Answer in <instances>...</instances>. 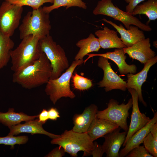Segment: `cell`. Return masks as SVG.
<instances>
[{
  "instance_id": "cell-8",
  "label": "cell",
  "mask_w": 157,
  "mask_h": 157,
  "mask_svg": "<svg viewBox=\"0 0 157 157\" xmlns=\"http://www.w3.org/2000/svg\"><path fill=\"white\" fill-rule=\"evenodd\" d=\"M132 106V99H130L126 104L123 103L120 104L117 100L111 99L106 108L101 111L98 110L96 117L113 122L127 132L129 127L127 119L129 115V110Z\"/></svg>"
},
{
  "instance_id": "cell-12",
  "label": "cell",
  "mask_w": 157,
  "mask_h": 157,
  "mask_svg": "<svg viewBox=\"0 0 157 157\" xmlns=\"http://www.w3.org/2000/svg\"><path fill=\"white\" fill-rule=\"evenodd\" d=\"M121 129L119 127L103 137L105 141L102 146L107 157H119V151L125 141L127 132L124 131L120 132Z\"/></svg>"
},
{
  "instance_id": "cell-6",
  "label": "cell",
  "mask_w": 157,
  "mask_h": 157,
  "mask_svg": "<svg viewBox=\"0 0 157 157\" xmlns=\"http://www.w3.org/2000/svg\"><path fill=\"white\" fill-rule=\"evenodd\" d=\"M42 51L49 60L52 68L51 78L56 79L69 67V62L63 48L54 41L49 34L40 39Z\"/></svg>"
},
{
  "instance_id": "cell-33",
  "label": "cell",
  "mask_w": 157,
  "mask_h": 157,
  "mask_svg": "<svg viewBox=\"0 0 157 157\" xmlns=\"http://www.w3.org/2000/svg\"><path fill=\"white\" fill-rule=\"evenodd\" d=\"M94 147L91 153L93 157H101L104 152L102 145L98 144L96 142H93Z\"/></svg>"
},
{
  "instance_id": "cell-10",
  "label": "cell",
  "mask_w": 157,
  "mask_h": 157,
  "mask_svg": "<svg viewBox=\"0 0 157 157\" xmlns=\"http://www.w3.org/2000/svg\"><path fill=\"white\" fill-rule=\"evenodd\" d=\"M108 59L99 56L97 65L104 72L102 80L97 83L99 87H104L107 92L115 89L125 91L127 88L126 82L116 74L111 68Z\"/></svg>"
},
{
  "instance_id": "cell-22",
  "label": "cell",
  "mask_w": 157,
  "mask_h": 157,
  "mask_svg": "<svg viewBox=\"0 0 157 157\" xmlns=\"http://www.w3.org/2000/svg\"><path fill=\"white\" fill-rule=\"evenodd\" d=\"M76 45L79 50L74 57V60H83L84 57L92 52H97L101 48L97 38L92 33L86 38L78 41Z\"/></svg>"
},
{
  "instance_id": "cell-16",
  "label": "cell",
  "mask_w": 157,
  "mask_h": 157,
  "mask_svg": "<svg viewBox=\"0 0 157 157\" xmlns=\"http://www.w3.org/2000/svg\"><path fill=\"white\" fill-rule=\"evenodd\" d=\"M101 20L112 26L120 35V39L127 47H130L145 38L143 31L135 26L131 25L129 29H126L121 24L117 25L111 21L103 18Z\"/></svg>"
},
{
  "instance_id": "cell-5",
  "label": "cell",
  "mask_w": 157,
  "mask_h": 157,
  "mask_svg": "<svg viewBox=\"0 0 157 157\" xmlns=\"http://www.w3.org/2000/svg\"><path fill=\"white\" fill-rule=\"evenodd\" d=\"M83 63V60L73 61L64 73L58 78H50L48 81L44 91L54 104L62 97H69L71 99L75 97V94L70 89V81L76 68Z\"/></svg>"
},
{
  "instance_id": "cell-37",
  "label": "cell",
  "mask_w": 157,
  "mask_h": 157,
  "mask_svg": "<svg viewBox=\"0 0 157 157\" xmlns=\"http://www.w3.org/2000/svg\"><path fill=\"white\" fill-rule=\"evenodd\" d=\"M150 132L154 139L157 141V122L153 124L151 127Z\"/></svg>"
},
{
  "instance_id": "cell-19",
  "label": "cell",
  "mask_w": 157,
  "mask_h": 157,
  "mask_svg": "<svg viewBox=\"0 0 157 157\" xmlns=\"http://www.w3.org/2000/svg\"><path fill=\"white\" fill-rule=\"evenodd\" d=\"M157 122V112H156L153 118L147 124L137 131L129 139L119 153V157L126 156L132 149L142 143L145 138L150 132L151 127Z\"/></svg>"
},
{
  "instance_id": "cell-11",
  "label": "cell",
  "mask_w": 157,
  "mask_h": 157,
  "mask_svg": "<svg viewBox=\"0 0 157 157\" xmlns=\"http://www.w3.org/2000/svg\"><path fill=\"white\" fill-rule=\"evenodd\" d=\"M128 90L132 97V111L130 124L122 145L123 147L131 137L138 130L145 126L151 119L144 113L140 112L138 102V95L135 90L131 88H129Z\"/></svg>"
},
{
  "instance_id": "cell-21",
  "label": "cell",
  "mask_w": 157,
  "mask_h": 157,
  "mask_svg": "<svg viewBox=\"0 0 157 157\" xmlns=\"http://www.w3.org/2000/svg\"><path fill=\"white\" fill-rule=\"evenodd\" d=\"M119 127L108 120L96 117L91 123L87 133L94 141Z\"/></svg>"
},
{
  "instance_id": "cell-29",
  "label": "cell",
  "mask_w": 157,
  "mask_h": 157,
  "mask_svg": "<svg viewBox=\"0 0 157 157\" xmlns=\"http://www.w3.org/2000/svg\"><path fill=\"white\" fill-rule=\"evenodd\" d=\"M28 139L26 136H14L8 135L5 137H0V144L11 146V148L13 149L15 145L25 144Z\"/></svg>"
},
{
  "instance_id": "cell-32",
  "label": "cell",
  "mask_w": 157,
  "mask_h": 157,
  "mask_svg": "<svg viewBox=\"0 0 157 157\" xmlns=\"http://www.w3.org/2000/svg\"><path fill=\"white\" fill-rule=\"evenodd\" d=\"M66 153L64 149L59 146L53 149L45 157H62L64 156Z\"/></svg>"
},
{
  "instance_id": "cell-28",
  "label": "cell",
  "mask_w": 157,
  "mask_h": 157,
  "mask_svg": "<svg viewBox=\"0 0 157 157\" xmlns=\"http://www.w3.org/2000/svg\"><path fill=\"white\" fill-rule=\"evenodd\" d=\"M72 78L73 85L75 89L79 90H87L92 85L90 79L80 76L76 73L72 75Z\"/></svg>"
},
{
  "instance_id": "cell-30",
  "label": "cell",
  "mask_w": 157,
  "mask_h": 157,
  "mask_svg": "<svg viewBox=\"0 0 157 157\" xmlns=\"http://www.w3.org/2000/svg\"><path fill=\"white\" fill-rule=\"evenodd\" d=\"M144 147L153 157H157V141L155 140L149 132L144 138Z\"/></svg>"
},
{
  "instance_id": "cell-20",
  "label": "cell",
  "mask_w": 157,
  "mask_h": 157,
  "mask_svg": "<svg viewBox=\"0 0 157 157\" xmlns=\"http://www.w3.org/2000/svg\"><path fill=\"white\" fill-rule=\"evenodd\" d=\"M94 33L98 37L101 48L121 49L127 47L118 37L117 32L107 26H105L102 30L96 31Z\"/></svg>"
},
{
  "instance_id": "cell-2",
  "label": "cell",
  "mask_w": 157,
  "mask_h": 157,
  "mask_svg": "<svg viewBox=\"0 0 157 157\" xmlns=\"http://www.w3.org/2000/svg\"><path fill=\"white\" fill-rule=\"evenodd\" d=\"M37 36L29 35L22 39L18 46L10 53L11 69L19 71L32 64L40 57L42 51Z\"/></svg>"
},
{
  "instance_id": "cell-13",
  "label": "cell",
  "mask_w": 157,
  "mask_h": 157,
  "mask_svg": "<svg viewBox=\"0 0 157 157\" xmlns=\"http://www.w3.org/2000/svg\"><path fill=\"white\" fill-rule=\"evenodd\" d=\"M157 62V57L156 56L144 64L143 68L138 73L136 74L128 73L127 75V88H131L135 90L138 94L139 101L145 106H146L147 104L143 99L142 86L146 81L147 73L150 68Z\"/></svg>"
},
{
  "instance_id": "cell-24",
  "label": "cell",
  "mask_w": 157,
  "mask_h": 157,
  "mask_svg": "<svg viewBox=\"0 0 157 157\" xmlns=\"http://www.w3.org/2000/svg\"><path fill=\"white\" fill-rule=\"evenodd\" d=\"M144 14L148 18L146 24L151 21L157 19V0H148L138 5L133 9L131 15Z\"/></svg>"
},
{
  "instance_id": "cell-7",
  "label": "cell",
  "mask_w": 157,
  "mask_h": 157,
  "mask_svg": "<svg viewBox=\"0 0 157 157\" xmlns=\"http://www.w3.org/2000/svg\"><path fill=\"white\" fill-rule=\"evenodd\" d=\"M93 13L95 15L107 16L119 21L123 24L126 29H129L130 25H133L143 31L150 32L152 30V28L148 25L143 23L137 17L115 6L112 0L99 1Z\"/></svg>"
},
{
  "instance_id": "cell-34",
  "label": "cell",
  "mask_w": 157,
  "mask_h": 157,
  "mask_svg": "<svg viewBox=\"0 0 157 157\" xmlns=\"http://www.w3.org/2000/svg\"><path fill=\"white\" fill-rule=\"evenodd\" d=\"M128 3L126 6V12L131 15L134 8L141 2L145 0H124Z\"/></svg>"
},
{
  "instance_id": "cell-36",
  "label": "cell",
  "mask_w": 157,
  "mask_h": 157,
  "mask_svg": "<svg viewBox=\"0 0 157 157\" xmlns=\"http://www.w3.org/2000/svg\"><path fill=\"white\" fill-rule=\"evenodd\" d=\"M39 121L44 124L49 119L48 111L45 109H43L40 113L38 115Z\"/></svg>"
},
{
  "instance_id": "cell-3",
  "label": "cell",
  "mask_w": 157,
  "mask_h": 157,
  "mask_svg": "<svg viewBox=\"0 0 157 157\" xmlns=\"http://www.w3.org/2000/svg\"><path fill=\"white\" fill-rule=\"evenodd\" d=\"M51 143L61 146L73 157H77L81 151L83 152V157L91 155L94 147L93 141L87 133H78L72 129L65 130L59 137L52 139Z\"/></svg>"
},
{
  "instance_id": "cell-27",
  "label": "cell",
  "mask_w": 157,
  "mask_h": 157,
  "mask_svg": "<svg viewBox=\"0 0 157 157\" xmlns=\"http://www.w3.org/2000/svg\"><path fill=\"white\" fill-rule=\"evenodd\" d=\"M17 6H28L33 10L39 8L44 3H53L54 0H4Z\"/></svg>"
},
{
  "instance_id": "cell-25",
  "label": "cell",
  "mask_w": 157,
  "mask_h": 157,
  "mask_svg": "<svg viewBox=\"0 0 157 157\" xmlns=\"http://www.w3.org/2000/svg\"><path fill=\"white\" fill-rule=\"evenodd\" d=\"M14 45L10 37L0 33V69L8 63L10 59V53Z\"/></svg>"
},
{
  "instance_id": "cell-1",
  "label": "cell",
  "mask_w": 157,
  "mask_h": 157,
  "mask_svg": "<svg viewBox=\"0 0 157 157\" xmlns=\"http://www.w3.org/2000/svg\"><path fill=\"white\" fill-rule=\"evenodd\" d=\"M52 68L44 53L32 64L21 70L14 72L13 82L28 89L46 84L51 78Z\"/></svg>"
},
{
  "instance_id": "cell-14",
  "label": "cell",
  "mask_w": 157,
  "mask_h": 157,
  "mask_svg": "<svg viewBox=\"0 0 157 157\" xmlns=\"http://www.w3.org/2000/svg\"><path fill=\"white\" fill-rule=\"evenodd\" d=\"M149 38H144L130 47L123 48L125 53L133 59L139 61L145 64L155 56V52L151 48Z\"/></svg>"
},
{
  "instance_id": "cell-17",
  "label": "cell",
  "mask_w": 157,
  "mask_h": 157,
  "mask_svg": "<svg viewBox=\"0 0 157 157\" xmlns=\"http://www.w3.org/2000/svg\"><path fill=\"white\" fill-rule=\"evenodd\" d=\"M43 123L39 121L38 119L26 121L24 124H18L8 127L10 130L8 134L9 135H17L21 133L44 134L52 138L59 137L60 135H57L49 132L44 130L42 127Z\"/></svg>"
},
{
  "instance_id": "cell-15",
  "label": "cell",
  "mask_w": 157,
  "mask_h": 157,
  "mask_svg": "<svg viewBox=\"0 0 157 157\" xmlns=\"http://www.w3.org/2000/svg\"><path fill=\"white\" fill-rule=\"evenodd\" d=\"M123 49H115L112 52H107L106 53L100 54H88L87 58L84 60L85 64L86 62L90 58L94 56H102L110 59L115 62L117 65L118 70L122 75L127 74L128 73L134 74L136 72L137 67L134 64L129 65L127 64L125 60L126 58Z\"/></svg>"
},
{
  "instance_id": "cell-9",
  "label": "cell",
  "mask_w": 157,
  "mask_h": 157,
  "mask_svg": "<svg viewBox=\"0 0 157 157\" xmlns=\"http://www.w3.org/2000/svg\"><path fill=\"white\" fill-rule=\"evenodd\" d=\"M23 8L4 1L0 6V33L11 37L19 27Z\"/></svg>"
},
{
  "instance_id": "cell-4",
  "label": "cell",
  "mask_w": 157,
  "mask_h": 157,
  "mask_svg": "<svg viewBox=\"0 0 157 157\" xmlns=\"http://www.w3.org/2000/svg\"><path fill=\"white\" fill-rule=\"evenodd\" d=\"M51 29L49 14L46 13L41 7L28 12L24 17L19 27V37L22 40L32 35L41 39L49 34Z\"/></svg>"
},
{
  "instance_id": "cell-26",
  "label": "cell",
  "mask_w": 157,
  "mask_h": 157,
  "mask_svg": "<svg viewBox=\"0 0 157 157\" xmlns=\"http://www.w3.org/2000/svg\"><path fill=\"white\" fill-rule=\"evenodd\" d=\"M53 3L52 5L42 7L46 13L49 14L53 10L62 6L65 7L66 9L72 7H78L83 9L87 8L86 3L82 0H54Z\"/></svg>"
},
{
  "instance_id": "cell-31",
  "label": "cell",
  "mask_w": 157,
  "mask_h": 157,
  "mask_svg": "<svg viewBox=\"0 0 157 157\" xmlns=\"http://www.w3.org/2000/svg\"><path fill=\"white\" fill-rule=\"evenodd\" d=\"M126 157H153L143 146L137 147L132 149L126 156Z\"/></svg>"
},
{
  "instance_id": "cell-35",
  "label": "cell",
  "mask_w": 157,
  "mask_h": 157,
  "mask_svg": "<svg viewBox=\"0 0 157 157\" xmlns=\"http://www.w3.org/2000/svg\"><path fill=\"white\" fill-rule=\"evenodd\" d=\"M48 111L49 119L56 120L58 118L60 117L59 113L56 108L52 107Z\"/></svg>"
},
{
  "instance_id": "cell-18",
  "label": "cell",
  "mask_w": 157,
  "mask_h": 157,
  "mask_svg": "<svg viewBox=\"0 0 157 157\" xmlns=\"http://www.w3.org/2000/svg\"><path fill=\"white\" fill-rule=\"evenodd\" d=\"M98 108L94 104L86 107L83 113L75 114L73 118L74 126L72 130L80 133H87L94 119L96 117Z\"/></svg>"
},
{
  "instance_id": "cell-23",
  "label": "cell",
  "mask_w": 157,
  "mask_h": 157,
  "mask_svg": "<svg viewBox=\"0 0 157 157\" xmlns=\"http://www.w3.org/2000/svg\"><path fill=\"white\" fill-rule=\"evenodd\" d=\"M38 115L28 116L22 112L16 113L13 108H9L6 113L0 112V122L8 127L20 124L22 122L34 119Z\"/></svg>"
}]
</instances>
